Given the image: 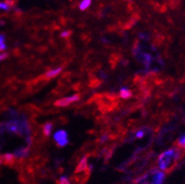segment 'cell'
<instances>
[{
    "label": "cell",
    "mask_w": 185,
    "mask_h": 184,
    "mask_svg": "<svg viewBox=\"0 0 185 184\" xmlns=\"http://www.w3.org/2000/svg\"><path fill=\"white\" fill-rule=\"evenodd\" d=\"M179 156L180 151L177 148H170L163 152L158 159V167L162 171L167 170L174 162L179 159Z\"/></svg>",
    "instance_id": "6da1fadb"
},
{
    "label": "cell",
    "mask_w": 185,
    "mask_h": 184,
    "mask_svg": "<svg viewBox=\"0 0 185 184\" xmlns=\"http://www.w3.org/2000/svg\"><path fill=\"white\" fill-rule=\"evenodd\" d=\"M134 56L136 57V59L139 61V62L143 63L146 66V68L151 63V61L153 59V57L149 54L146 53L140 47H135L134 49Z\"/></svg>",
    "instance_id": "7a4b0ae2"
},
{
    "label": "cell",
    "mask_w": 185,
    "mask_h": 184,
    "mask_svg": "<svg viewBox=\"0 0 185 184\" xmlns=\"http://www.w3.org/2000/svg\"><path fill=\"white\" fill-rule=\"evenodd\" d=\"M54 139L59 147H65L69 144V136L66 131L59 130L54 134Z\"/></svg>",
    "instance_id": "3957f363"
},
{
    "label": "cell",
    "mask_w": 185,
    "mask_h": 184,
    "mask_svg": "<svg viewBox=\"0 0 185 184\" xmlns=\"http://www.w3.org/2000/svg\"><path fill=\"white\" fill-rule=\"evenodd\" d=\"M149 173L151 175V179H152L151 183H149V184H164L165 178V174L162 170L153 169Z\"/></svg>",
    "instance_id": "277c9868"
},
{
    "label": "cell",
    "mask_w": 185,
    "mask_h": 184,
    "mask_svg": "<svg viewBox=\"0 0 185 184\" xmlns=\"http://www.w3.org/2000/svg\"><path fill=\"white\" fill-rule=\"evenodd\" d=\"M78 100H79V96L73 95V96H71V97H67V98L60 99V100L56 101L55 103V106H67V105L71 104L72 103H74Z\"/></svg>",
    "instance_id": "5b68a950"
},
{
    "label": "cell",
    "mask_w": 185,
    "mask_h": 184,
    "mask_svg": "<svg viewBox=\"0 0 185 184\" xmlns=\"http://www.w3.org/2000/svg\"><path fill=\"white\" fill-rule=\"evenodd\" d=\"M28 154H29L28 146L27 147H20L16 148L13 152V155L15 156V158H18V159L25 158Z\"/></svg>",
    "instance_id": "8992f818"
},
{
    "label": "cell",
    "mask_w": 185,
    "mask_h": 184,
    "mask_svg": "<svg viewBox=\"0 0 185 184\" xmlns=\"http://www.w3.org/2000/svg\"><path fill=\"white\" fill-rule=\"evenodd\" d=\"M2 160H3V164H12L15 160V156L13 155V153H5L2 155Z\"/></svg>",
    "instance_id": "52a82bcc"
},
{
    "label": "cell",
    "mask_w": 185,
    "mask_h": 184,
    "mask_svg": "<svg viewBox=\"0 0 185 184\" xmlns=\"http://www.w3.org/2000/svg\"><path fill=\"white\" fill-rule=\"evenodd\" d=\"M86 166H87V159H86V157H84L80 161V163L78 164V166L76 168V172H82V171L86 170Z\"/></svg>",
    "instance_id": "ba28073f"
},
{
    "label": "cell",
    "mask_w": 185,
    "mask_h": 184,
    "mask_svg": "<svg viewBox=\"0 0 185 184\" xmlns=\"http://www.w3.org/2000/svg\"><path fill=\"white\" fill-rule=\"evenodd\" d=\"M61 70H62V68H57V69H55V70H51V71H49L48 72L45 73L44 77H45V78H52V77H55V76H56V75L61 72Z\"/></svg>",
    "instance_id": "9c48e42d"
},
{
    "label": "cell",
    "mask_w": 185,
    "mask_h": 184,
    "mask_svg": "<svg viewBox=\"0 0 185 184\" xmlns=\"http://www.w3.org/2000/svg\"><path fill=\"white\" fill-rule=\"evenodd\" d=\"M132 96V92L129 90V89H127V88H121V90H120V97L121 98H123V99H128V98H130Z\"/></svg>",
    "instance_id": "30bf717a"
},
{
    "label": "cell",
    "mask_w": 185,
    "mask_h": 184,
    "mask_svg": "<svg viewBox=\"0 0 185 184\" xmlns=\"http://www.w3.org/2000/svg\"><path fill=\"white\" fill-rule=\"evenodd\" d=\"M53 124L50 123V122H48V123H46L44 126H43V134L46 135V136H49L51 134V132L53 130Z\"/></svg>",
    "instance_id": "8fae6325"
},
{
    "label": "cell",
    "mask_w": 185,
    "mask_h": 184,
    "mask_svg": "<svg viewBox=\"0 0 185 184\" xmlns=\"http://www.w3.org/2000/svg\"><path fill=\"white\" fill-rule=\"evenodd\" d=\"M90 5H91V0H82L79 5V9L81 11H85L87 8H89Z\"/></svg>",
    "instance_id": "7c38bea8"
},
{
    "label": "cell",
    "mask_w": 185,
    "mask_h": 184,
    "mask_svg": "<svg viewBox=\"0 0 185 184\" xmlns=\"http://www.w3.org/2000/svg\"><path fill=\"white\" fill-rule=\"evenodd\" d=\"M6 36L4 34H0V52L7 49V45L5 43Z\"/></svg>",
    "instance_id": "4fadbf2b"
},
{
    "label": "cell",
    "mask_w": 185,
    "mask_h": 184,
    "mask_svg": "<svg viewBox=\"0 0 185 184\" xmlns=\"http://www.w3.org/2000/svg\"><path fill=\"white\" fill-rule=\"evenodd\" d=\"M11 9V3L9 2H0V11H8Z\"/></svg>",
    "instance_id": "5bb4252c"
},
{
    "label": "cell",
    "mask_w": 185,
    "mask_h": 184,
    "mask_svg": "<svg viewBox=\"0 0 185 184\" xmlns=\"http://www.w3.org/2000/svg\"><path fill=\"white\" fill-rule=\"evenodd\" d=\"M178 145H179L180 147H182L185 148V134H182V135L178 138Z\"/></svg>",
    "instance_id": "9a60e30c"
},
{
    "label": "cell",
    "mask_w": 185,
    "mask_h": 184,
    "mask_svg": "<svg viewBox=\"0 0 185 184\" xmlns=\"http://www.w3.org/2000/svg\"><path fill=\"white\" fill-rule=\"evenodd\" d=\"M59 183H60V184H71L70 181H69V179H68V177H65V176L61 177L59 178Z\"/></svg>",
    "instance_id": "2e32d148"
},
{
    "label": "cell",
    "mask_w": 185,
    "mask_h": 184,
    "mask_svg": "<svg viewBox=\"0 0 185 184\" xmlns=\"http://www.w3.org/2000/svg\"><path fill=\"white\" fill-rule=\"evenodd\" d=\"M8 56H9V55L7 53H0V61L6 59Z\"/></svg>",
    "instance_id": "e0dca14e"
},
{
    "label": "cell",
    "mask_w": 185,
    "mask_h": 184,
    "mask_svg": "<svg viewBox=\"0 0 185 184\" xmlns=\"http://www.w3.org/2000/svg\"><path fill=\"white\" fill-rule=\"evenodd\" d=\"M71 34V32H69V31H66V32H63L62 34H61V36L62 37H67V36H69Z\"/></svg>",
    "instance_id": "ac0fdd59"
},
{
    "label": "cell",
    "mask_w": 185,
    "mask_h": 184,
    "mask_svg": "<svg viewBox=\"0 0 185 184\" xmlns=\"http://www.w3.org/2000/svg\"><path fill=\"white\" fill-rule=\"evenodd\" d=\"M141 184H148V182H146V181H145V182H142V183H141Z\"/></svg>",
    "instance_id": "d6986e66"
}]
</instances>
